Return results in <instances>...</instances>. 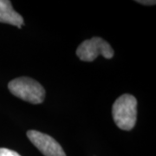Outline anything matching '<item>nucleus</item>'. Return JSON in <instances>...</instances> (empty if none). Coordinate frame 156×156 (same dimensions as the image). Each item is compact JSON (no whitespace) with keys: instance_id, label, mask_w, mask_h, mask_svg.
<instances>
[{"instance_id":"nucleus-6","label":"nucleus","mask_w":156,"mask_h":156,"mask_svg":"<svg viewBox=\"0 0 156 156\" xmlns=\"http://www.w3.org/2000/svg\"><path fill=\"white\" fill-rule=\"evenodd\" d=\"M0 156H21L18 153L15 151L5 148V147H1L0 148Z\"/></svg>"},{"instance_id":"nucleus-5","label":"nucleus","mask_w":156,"mask_h":156,"mask_svg":"<svg viewBox=\"0 0 156 156\" xmlns=\"http://www.w3.org/2000/svg\"><path fill=\"white\" fill-rule=\"evenodd\" d=\"M0 23H5L14 26H22L23 18L15 11L9 0H0Z\"/></svg>"},{"instance_id":"nucleus-3","label":"nucleus","mask_w":156,"mask_h":156,"mask_svg":"<svg viewBox=\"0 0 156 156\" xmlns=\"http://www.w3.org/2000/svg\"><path fill=\"white\" fill-rule=\"evenodd\" d=\"M76 53L80 60L83 62L94 61L100 55L106 59H111L114 56V50L111 45L98 37L83 41L79 45Z\"/></svg>"},{"instance_id":"nucleus-1","label":"nucleus","mask_w":156,"mask_h":156,"mask_svg":"<svg viewBox=\"0 0 156 156\" xmlns=\"http://www.w3.org/2000/svg\"><path fill=\"white\" fill-rule=\"evenodd\" d=\"M113 119L122 130L134 128L137 119V100L134 95L124 94L117 98L112 108Z\"/></svg>"},{"instance_id":"nucleus-2","label":"nucleus","mask_w":156,"mask_h":156,"mask_svg":"<svg viewBox=\"0 0 156 156\" xmlns=\"http://www.w3.org/2000/svg\"><path fill=\"white\" fill-rule=\"evenodd\" d=\"M8 88L12 95L30 103L39 104L44 100L45 89L32 78L23 76L13 79Z\"/></svg>"},{"instance_id":"nucleus-7","label":"nucleus","mask_w":156,"mask_h":156,"mask_svg":"<svg viewBox=\"0 0 156 156\" xmlns=\"http://www.w3.org/2000/svg\"><path fill=\"white\" fill-rule=\"evenodd\" d=\"M137 3H139L140 5H155V1L154 0H144V1H142V0H137L136 1Z\"/></svg>"},{"instance_id":"nucleus-4","label":"nucleus","mask_w":156,"mask_h":156,"mask_svg":"<svg viewBox=\"0 0 156 156\" xmlns=\"http://www.w3.org/2000/svg\"><path fill=\"white\" fill-rule=\"evenodd\" d=\"M27 137L44 156H66L61 145L50 135L36 130H29Z\"/></svg>"}]
</instances>
